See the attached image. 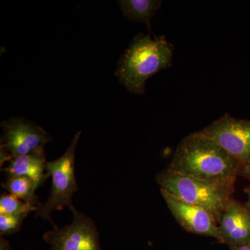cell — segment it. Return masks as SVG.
I'll list each match as a JSON object with an SVG mask.
<instances>
[{"label": "cell", "instance_id": "cell-1", "mask_svg": "<svg viewBox=\"0 0 250 250\" xmlns=\"http://www.w3.org/2000/svg\"><path fill=\"white\" fill-rule=\"evenodd\" d=\"M241 164L200 131L179 143L168 170L233 188Z\"/></svg>", "mask_w": 250, "mask_h": 250}, {"label": "cell", "instance_id": "cell-2", "mask_svg": "<svg viewBox=\"0 0 250 250\" xmlns=\"http://www.w3.org/2000/svg\"><path fill=\"white\" fill-rule=\"evenodd\" d=\"M172 51L165 36L152 39L149 34H138L120 59L116 76L129 92L143 94L148 78L170 66Z\"/></svg>", "mask_w": 250, "mask_h": 250}, {"label": "cell", "instance_id": "cell-3", "mask_svg": "<svg viewBox=\"0 0 250 250\" xmlns=\"http://www.w3.org/2000/svg\"><path fill=\"white\" fill-rule=\"evenodd\" d=\"M161 189L186 203L208 210L217 223L231 200L233 188L208 181L177 173L168 169L158 174Z\"/></svg>", "mask_w": 250, "mask_h": 250}, {"label": "cell", "instance_id": "cell-4", "mask_svg": "<svg viewBox=\"0 0 250 250\" xmlns=\"http://www.w3.org/2000/svg\"><path fill=\"white\" fill-rule=\"evenodd\" d=\"M81 134L80 131L77 133L70 147L61 157L46 164L47 175L52 177V188L47 201L36 210V217L47 220L54 228L57 225L51 217L52 212L62 210L65 207L72 212L75 210L72 198L79 190L75 172V150Z\"/></svg>", "mask_w": 250, "mask_h": 250}, {"label": "cell", "instance_id": "cell-5", "mask_svg": "<svg viewBox=\"0 0 250 250\" xmlns=\"http://www.w3.org/2000/svg\"><path fill=\"white\" fill-rule=\"evenodd\" d=\"M1 139V166L18 156L43 149L52 141L49 134L32 122L18 117L3 122Z\"/></svg>", "mask_w": 250, "mask_h": 250}, {"label": "cell", "instance_id": "cell-6", "mask_svg": "<svg viewBox=\"0 0 250 250\" xmlns=\"http://www.w3.org/2000/svg\"><path fill=\"white\" fill-rule=\"evenodd\" d=\"M200 132L218 143L241 166L250 161V121L225 114Z\"/></svg>", "mask_w": 250, "mask_h": 250}, {"label": "cell", "instance_id": "cell-7", "mask_svg": "<svg viewBox=\"0 0 250 250\" xmlns=\"http://www.w3.org/2000/svg\"><path fill=\"white\" fill-rule=\"evenodd\" d=\"M72 213L73 221L70 225L56 226L43 235L51 250H103L93 220L76 209Z\"/></svg>", "mask_w": 250, "mask_h": 250}, {"label": "cell", "instance_id": "cell-8", "mask_svg": "<svg viewBox=\"0 0 250 250\" xmlns=\"http://www.w3.org/2000/svg\"><path fill=\"white\" fill-rule=\"evenodd\" d=\"M161 192L171 213L185 229L196 234L213 237L223 243L216 220L208 210L186 203L162 189Z\"/></svg>", "mask_w": 250, "mask_h": 250}, {"label": "cell", "instance_id": "cell-9", "mask_svg": "<svg viewBox=\"0 0 250 250\" xmlns=\"http://www.w3.org/2000/svg\"><path fill=\"white\" fill-rule=\"evenodd\" d=\"M223 243L231 246L250 244V209L231 200L219 220Z\"/></svg>", "mask_w": 250, "mask_h": 250}, {"label": "cell", "instance_id": "cell-10", "mask_svg": "<svg viewBox=\"0 0 250 250\" xmlns=\"http://www.w3.org/2000/svg\"><path fill=\"white\" fill-rule=\"evenodd\" d=\"M45 151L43 149L31 154L18 156L10 161L9 166L1 169L7 177L14 176H26L35 182L40 187L49 177L46 170Z\"/></svg>", "mask_w": 250, "mask_h": 250}, {"label": "cell", "instance_id": "cell-11", "mask_svg": "<svg viewBox=\"0 0 250 250\" xmlns=\"http://www.w3.org/2000/svg\"><path fill=\"white\" fill-rule=\"evenodd\" d=\"M1 187L28 205L36 207L42 205L36 195V190L39 187L29 177L26 176L7 177L6 182L1 184Z\"/></svg>", "mask_w": 250, "mask_h": 250}, {"label": "cell", "instance_id": "cell-12", "mask_svg": "<svg viewBox=\"0 0 250 250\" xmlns=\"http://www.w3.org/2000/svg\"><path fill=\"white\" fill-rule=\"evenodd\" d=\"M162 1L155 0H122L119 1L123 14L131 21L146 23L149 21L160 7Z\"/></svg>", "mask_w": 250, "mask_h": 250}, {"label": "cell", "instance_id": "cell-13", "mask_svg": "<svg viewBox=\"0 0 250 250\" xmlns=\"http://www.w3.org/2000/svg\"><path fill=\"white\" fill-rule=\"evenodd\" d=\"M38 208L28 205L11 194H2L0 197V213L27 216L31 212L36 211Z\"/></svg>", "mask_w": 250, "mask_h": 250}, {"label": "cell", "instance_id": "cell-14", "mask_svg": "<svg viewBox=\"0 0 250 250\" xmlns=\"http://www.w3.org/2000/svg\"><path fill=\"white\" fill-rule=\"evenodd\" d=\"M24 215L0 213V233L1 235H9L21 230Z\"/></svg>", "mask_w": 250, "mask_h": 250}, {"label": "cell", "instance_id": "cell-15", "mask_svg": "<svg viewBox=\"0 0 250 250\" xmlns=\"http://www.w3.org/2000/svg\"><path fill=\"white\" fill-rule=\"evenodd\" d=\"M231 250H250V244L241 246H231Z\"/></svg>", "mask_w": 250, "mask_h": 250}, {"label": "cell", "instance_id": "cell-16", "mask_svg": "<svg viewBox=\"0 0 250 250\" xmlns=\"http://www.w3.org/2000/svg\"><path fill=\"white\" fill-rule=\"evenodd\" d=\"M243 173H244L245 175H246L248 178L250 179V161L246 166H244Z\"/></svg>", "mask_w": 250, "mask_h": 250}, {"label": "cell", "instance_id": "cell-17", "mask_svg": "<svg viewBox=\"0 0 250 250\" xmlns=\"http://www.w3.org/2000/svg\"><path fill=\"white\" fill-rule=\"evenodd\" d=\"M248 196H249V198H248V201L247 202L246 207L247 208H249L250 209V188L248 190Z\"/></svg>", "mask_w": 250, "mask_h": 250}]
</instances>
